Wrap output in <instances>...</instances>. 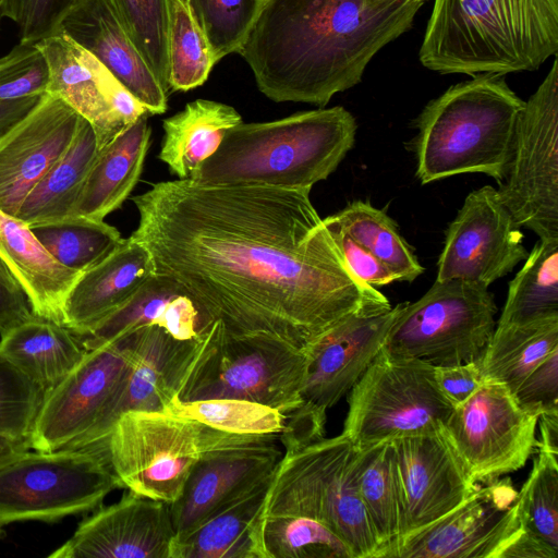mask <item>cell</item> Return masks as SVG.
<instances>
[{"label": "cell", "instance_id": "6da1fadb", "mask_svg": "<svg viewBox=\"0 0 558 558\" xmlns=\"http://www.w3.org/2000/svg\"><path fill=\"white\" fill-rule=\"evenodd\" d=\"M311 190L158 182L132 198L131 234L234 337L303 348L348 315L388 300L347 268Z\"/></svg>", "mask_w": 558, "mask_h": 558}, {"label": "cell", "instance_id": "7a4b0ae2", "mask_svg": "<svg viewBox=\"0 0 558 558\" xmlns=\"http://www.w3.org/2000/svg\"><path fill=\"white\" fill-rule=\"evenodd\" d=\"M411 0H263L238 53L276 102L324 108L360 83L373 57L409 31Z\"/></svg>", "mask_w": 558, "mask_h": 558}, {"label": "cell", "instance_id": "3957f363", "mask_svg": "<svg viewBox=\"0 0 558 558\" xmlns=\"http://www.w3.org/2000/svg\"><path fill=\"white\" fill-rule=\"evenodd\" d=\"M558 50V0H435L421 63L441 74L534 71Z\"/></svg>", "mask_w": 558, "mask_h": 558}, {"label": "cell", "instance_id": "277c9868", "mask_svg": "<svg viewBox=\"0 0 558 558\" xmlns=\"http://www.w3.org/2000/svg\"><path fill=\"white\" fill-rule=\"evenodd\" d=\"M354 117L341 106L230 129L217 151L190 178L209 185L311 190L353 147Z\"/></svg>", "mask_w": 558, "mask_h": 558}, {"label": "cell", "instance_id": "5b68a950", "mask_svg": "<svg viewBox=\"0 0 558 558\" xmlns=\"http://www.w3.org/2000/svg\"><path fill=\"white\" fill-rule=\"evenodd\" d=\"M524 102L504 75L478 74L449 87L415 121L417 179L427 184L461 173H484L500 184Z\"/></svg>", "mask_w": 558, "mask_h": 558}, {"label": "cell", "instance_id": "8992f818", "mask_svg": "<svg viewBox=\"0 0 558 558\" xmlns=\"http://www.w3.org/2000/svg\"><path fill=\"white\" fill-rule=\"evenodd\" d=\"M269 436L226 433L167 411H129L117 420L104 446L123 488L173 504L209 452Z\"/></svg>", "mask_w": 558, "mask_h": 558}, {"label": "cell", "instance_id": "52a82bcc", "mask_svg": "<svg viewBox=\"0 0 558 558\" xmlns=\"http://www.w3.org/2000/svg\"><path fill=\"white\" fill-rule=\"evenodd\" d=\"M305 364L301 349L267 337L230 336L214 320L174 398L243 399L289 416L302 404Z\"/></svg>", "mask_w": 558, "mask_h": 558}, {"label": "cell", "instance_id": "ba28073f", "mask_svg": "<svg viewBox=\"0 0 558 558\" xmlns=\"http://www.w3.org/2000/svg\"><path fill=\"white\" fill-rule=\"evenodd\" d=\"M119 488L106 447L27 450L0 466V523L93 512Z\"/></svg>", "mask_w": 558, "mask_h": 558}, {"label": "cell", "instance_id": "9c48e42d", "mask_svg": "<svg viewBox=\"0 0 558 558\" xmlns=\"http://www.w3.org/2000/svg\"><path fill=\"white\" fill-rule=\"evenodd\" d=\"M349 392L341 434L356 449L442 430L453 411L438 386L434 365L384 349Z\"/></svg>", "mask_w": 558, "mask_h": 558}, {"label": "cell", "instance_id": "30bf717a", "mask_svg": "<svg viewBox=\"0 0 558 558\" xmlns=\"http://www.w3.org/2000/svg\"><path fill=\"white\" fill-rule=\"evenodd\" d=\"M496 312L488 287L435 280L417 301L402 303L383 349L434 366L476 361L493 336Z\"/></svg>", "mask_w": 558, "mask_h": 558}, {"label": "cell", "instance_id": "8fae6325", "mask_svg": "<svg viewBox=\"0 0 558 558\" xmlns=\"http://www.w3.org/2000/svg\"><path fill=\"white\" fill-rule=\"evenodd\" d=\"M520 228L539 240H558V68L524 102L510 161L497 189Z\"/></svg>", "mask_w": 558, "mask_h": 558}, {"label": "cell", "instance_id": "7c38bea8", "mask_svg": "<svg viewBox=\"0 0 558 558\" xmlns=\"http://www.w3.org/2000/svg\"><path fill=\"white\" fill-rule=\"evenodd\" d=\"M538 417L510 389L483 381L450 414L444 433L474 483H490L521 469L536 447Z\"/></svg>", "mask_w": 558, "mask_h": 558}, {"label": "cell", "instance_id": "4fadbf2b", "mask_svg": "<svg viewBox=\"0 0 558 558\" xmlns=\"http://www.w3.org/2000/svg\"><path fill=\"white\" fill-rule=\"evenodd\" d=\"M388 300L369 304L338 322L303 348L306 357L299 411L326 421L379 351L401 310Z\"/></svg>", "mask_w": 558, "mask_h": 558}, {"label": "cell", "instance_id": "5bb4252c", "mask_svg": "<svg viewBox=\"0 0 558 558\" xmlns=\"http://www.w3.org/2000/svg\"><path fill=\"white\" fill-rule=\"evenodd\" d=\"M523 233L497 189L472 191L447 229L436 281L463 280L489 287L529 254Z\"/></svg>", "mask_w": 558, "mask_h": 558}, {"label": "cell", "instance_id": "9a60e30c", "mask_svg": "<svg viewBox=\"0 0 558 558\" xmlns=\"http://www.w3.org/2000/svg\"><path fill=\"white\" fill-rule=\"evenodd\" d=\"M135 342L133 330L88 350L46 393L29 437L32 450L66 448L88 432L130 367Z\"/></svg>", "mask_w": 558, "mask_h": 558}, {"label": "cell", "instance_id": "2e32d148", "mask_svg": "<svg viewBox=\"0 0 558 558\" xmlns=\"http://www.w3.org/2000/svg\"><path fill=\"white\" fill-rule=\"evenodd\" d=\"M509 480L477 487L433 523L402 537L396 558H498L520 526Z\"/></svg>", "mask_w": 558, "mask_h": 558}, {"label": "cell", "instance_id": "e0dca14e", "mask_svg": "<svg viewBox=\"0 0 558 558\" xmlns=\"http://www.w3.org/2000/svg\"><path fill=\"white\" fill-rule=\"evenodd\" d=\"M133 361L94 425L66 448L101 447L129 411H163L178 393L199 340H179L159 326L135 329Z\"/></svg>", "mask_w": 558, "mask_h": 558}, {"label": "cell", "instance_id": "ac0fdd59", "mask_svg": "<svg viewBox=\"0 0 558 558\" xmlns=\"http://www.w3.org/2000/svg\"><path fill=\"white\" fill-rule=\"evenodd\" d=\"M392 444L402 504V537L441 518L478 487L444 429L392 439Z\"/></svg>", "mask_w": 558, "mask_h": 558}, {"label": "cell", "instance_id": "d6986e66", "mask_svg": "<svg viewBox=\"0 0 558 558\" xmlns=\"http://www.w3.org/2000/svg\"><path fill=\"white\" fill-rule=\"evenodd\" d=\"M170 504L129 490L86 517L49 558H172Z\"/></svg>", "mask_w": 558, "mask_h": 558}, {"label": "cell", "instance_id": "ffe728a7", "mask_svg": "<svg viewBox=\"0 0 558 558\" xmlns=\"http://www.w3.org/2000/svg\"><path fill=\"white\" fill-rule=\"evenodd\" d=\"M82 117L49 93L0 137V210L16 216L48 170L64 155Z\"/></svg>", "mask_w": 558, "mask_h": 558}, {"label": "cell", "instance_id": "44dd1931", "mask_svg": "<svg viewBox=\"0 0 558 558\" xmlns=\"http://www.w3.org/2000/svg\"><path fill=\"white\" fill-rule=\"evenodd\" d=\"M351 444L314 457L296 480L295 510L327 525L349 547L353 558H378L379 547L355 481Z\"/></svg>", "mask_w": 558, "mask_h": 558}, {"label": "cell", "instance_id": "7402d4cb", "mask_svg": "<svg viewBox=\"0 0 558 558\" xmlns=\"http://www.w3.org/2000/svg\"><path fill=\"white\" fill-rule=\"evenodd\" d=\"M278 436L222 448L202 458L181 497L170 504L175 536L198 523L220 505L271 475L283 452Z\"/></svg>", "mask_w": 558, "mask_h": 558}, {"label": "cell", "instance_id": "603a6c76", "mask_svg": "<svg viewBox=\"0 0 558 558\" xmlns=\"http://www.w3.org/2000/svg\"><path fill=\"white\" fill-rule=\"evenodd\" d=\"M36 46L48 68L47 93L61 98L90 123L99 149L129 128L111 106L113 95L123 85L99 60L62 32Z\"/></svg>", "mask_w": 558, "mask_h": 558}, {"label": "cell", "instance_id": "cb8c5ba5", "mask_svg": "<svg viewBox=\"0 0 558 558\" xmlns=\"http://www.w3.org/2000/svg\"><path fill=\"white\" fill-rule=\"evenodd\" d=\"M60 32L99 60L148 110H167V92L144 61L107 0H78Z\"/></svg>", "mask_w": 558, "mask_h": 558}, {"label": "cell", "instance_id": "d4e9b609", "mask_svg": "<svg viewBox=\"0 0 558 558\" xmlns=\"http://www.w3.org/2000/svg\"><path fill=\"white\" fill-rule=\"evenodd\" d=\"M155 275L149 251L131 235L83 271L64 299L61 324L77 336L93 330L123 306Z\"/></svg>", "mask_w": 558, "mask_h": 558}, {"label": "cell", "instance_id": "484cf974", "mask_svg": "<svg viewBox=\"0 0 558 558\" xmlns=\"http://www.w3.org/2000/svg\"><path fill=\"white\" fill-rule=\"evenodd\" d=\"M213 320L170 278L155 272L118 311L78 336L88 351L144 326H159L179 340H199Z\"/></svg>", "mask_w": 558, "mask_h": 558}, {"label": "cell", "instance_id": "4316f807", "mask_svg": "<svg viewBox=\"0 0 558 558\" xmlns=\"http://www.w3.org/2000/svg\"><path fill=\"white\" fill-rule=\"evenodd\" d=\"M272 474L175 536L172 558H264L259 523Z\"/></svg>", "mask_w": 558, "mask_h": 558}, {"label": "cell", "instance_id": "83f0119b", "mask_svg": "<svg viewBox=\"0 0 558 558\" xmlns=\"http://www.w3.org/2000/svg\"><path fill=\"white\" fill-rule=\"evenodd\" d=\"M0 257L24 290L33 314L61 323L64 299L82 272L59 263L25 222L1 210Z\"/></svg>", "mask_w": 558, "mask_h": 558}, {"label": "cell", "instance_id": "f1b7e54d", "mask_svg": "<svg viewBox=\"0 0 558 558\" xmlns=\"http://www.w3.org/2000/svg\"><path fill=\"white\" fill-rule=\"evenodd\" d=\"M147 117L137 119L99 149L70 217L102 221L130 196L149 147L151 130Z\"/></svg>", "mask_w": 558, "mask_h": 558}, {"label": "cell", "instance_id": "f546056e", "mask_svg": "<svg viewBox=\"0 0 558 558\" xmlns=\"http://www.w3.org/2000/svg\"><path fill=\"white\" fill-rule=\"evenodd\" d=\"M5 356L46 393L84 357L78 336L61 323L33 314L0 336Z\"/></svg>", "mask_w": 558, "mask_h": 558}, {"label": "cell", "instance_id": "4dcf8cb0", "mask_svg": "<svg viewBox=\"0 0 558 558\" xmlns=\"http://www.w3.org/2000/svg\"><path fill=\"white\" fill-rule=\"evenodd\" d=\"M242 122L231 106L196 99L162 121L163 138L158 158L179 179H190L219 148L226 133Z\"/></svg>", "mask_w": 558, "mask_h": 558}, {"label": "cell", "instance_id": "1f68e13d", "mask_svg": "<svg viewBox=\"0 0 558 558\" xmlns=\"http://www.w3.org/2000/svg\"><path fill=\"white\" fill-rule=\"evenodd\" d=\"M354 465L357 492L378 542V558H396L403 515L392 440L356 449Z\"/></svg>", "mask_w": 558, "mask_h": 558}, {"label": "cell", "instance_id": "d6a6232c", "mask_svg": "<svg viewBox=\"0 0 558 558\" xmlns=\"http://www.w3.org/2000/svg\"><path fill=\"white\" fill-rule=\"evenodd\" d=\"M98 151L95 131L82 118L77 133L64 155L28 193L15 217L28 227L70 217Z\"/></svg>", "mask_w": 558, "mask_h": 558}, {"label": "cell", "instance_id": "836d02e7", "mask_svg": "<svg viewBox=\"0 0 558 558\" xmlns=\"http://www.w3.org/2000/svg\"><path fill=\"white\" fill-rule=\"evenodd\" d=\"M557 348L558 318L523 325H497L477 359L483 381L502 384L513 393Z\"/></svg>", "mask_w": 558, "mask_h": 558}, {"label": "cell", "instance_id": "e575fe53", "mask_svg": "<svg viewBox=\"0 0 558 558\" xmlns=\"http://www.w3.org/2000/svg\"><path fill=\"white\" fill-rule=\"evenodd\" d=\"M509 282L498 326L558 318V240H538Z\"/></svg>", "mask_w": 558, "mask_h": 558}, {"label": "cell", "instance_id": "d590c367", "mask_svg": "<svg viewBox=\"0 0 558 558\" xmlns=\"http://www.w3.org/2000/svg\"><path fill=\"white\" fill-rule=\"evenodd\" d=\"M357 243L385 264L400 281H414L424 271L395 221L369 203L355 201L331 215Z\"/></svg>", "mask_w": 558, "mask_h": 558}, {"label": "cell", "instance_id": "8d00e7d4", "mask_svg": "<svg viewBox=\"0 0 558 558\" xmlns=\"http://www.w3.org/2000/svg\"><path fill=\"white\" fill-rule=\"evenodd\" d=\"M29 228L59 263L80 272L100 262L123 240L120 231L104 220L81 217Z\"/></svg>", "mask_w": 558, "mask_h": 558}, {"label": "cell", "instance_id": "74e56055", "mask_svg": "<svg viewBox=\"0 0 558 558\" xmlns=\"http://www.w3.org/2000/svg\"><path fill=\"white\" fill-rule=\"evenodd\" d=\"M264 558H353L347 544L324 523L292 514H262Z\"/></svg>", "mask_w": 558, "mask_h": 558}, {"label": "cell", "instance_id": "f35d334b", "mask_svg": "<svg viewBox=\"0 0 558 558\" xmlns=\"http://www.w3.org/2000/svg\"><path fill=\"white\" fill-rule=\"evenodd\" d=\"M217 63L209 43L184 0H169V90L187 92L203 85Z\"/></svg>", "mask_w": 558, "mask_h": 558}, {"label": "cell", "instance_id": "ab89813d", "mask_svg": "<svg viewBox=\"0 0 558 558\" xmlns=\"http://www.w3.org/2000/svg\"><path fill=\"white\" fill-rule=\"evenodd\" d=\"M163 411L238 435H277L279 437L288 422V416L277 409L232 398L184 402L173 397Z\"/></svg>", "mask_w": 558, "mask_h": 558}, {"label": "cell", "instance_id": "60d3db41", "mask_svg": "<svg viewBox=\"0 0 558 558\" xmlns=\"http://www.w3.org/2000/svg\"><path fill=\"white\" fill-rule=\"evenodd\" d=\"M118 21L168 93L169 0H107Z\"/></svg>", "mask_w": 558, "mask_h": 558}, {"label": "cell", "instance_id": "b9f144b4", "mask_svg": "<svg viewBox=\"0 0 558 558\" xmlns=\"http://www.w3.org/2000/svg\"><path fill=\"white\" fill-rule=\"evenodd\" d=\"M537 453L517 494L518 515L526 531L558 551V460Z\"/></svg>", "mask_w": 558, "mask_h": 558}, {"label": "cell", "instance_id": "7bdbcfd3", "mask_svg": "<svg viewBox=\"0 0 558 558\" xmlns=\"http://www.w3.org/2000/svg\"><path fill=\"white\" fill-rule=\"evenodd\" d=\"M216 61L238 52L263 0H184Z\"/></svg>", "mask_w": 558, "mask_h": 558}, {"label": "cell", "instance_id": "ee69618b", "mask_svg": "<svg viewBox=\"0 0 558 558\" xmlns=\"http://www.w3.org/2000/svg\"><path fill=\"white\" fill-rule=\"evenodd\" d=\"M46 392L0 354V436L28 439Z\"/></svg>", "mask_w": 558, "mask_h": 558}, {"label": "cell", "instance_id": "f6af8a7d", "mask_svg": "<svg viewBox=\"0 0 558 558\" xmlns=\"http://www.w3.org/2000/svg\"><path fill=\"white\" fill-rule=\"evenodd\" d=\"M48 68L36 44L19 41L0 57V104L47 93Z\"/></svg>", "mask_w": 558, "mask_h": 558}, {"label": "cell", "instance_id": "bcb514c9", "mask_svg": "<svg viewBox=\"0 0 558 558\" xmlns=\"http://www.w3.org/2000/svg\"><path fill=\"white\" fill-rule=\"evenodd\" d=\"M78 0H0L1 16L17 28L22 43L36 44L60 32L66 14Z\"/></svg>", "mask_w": 558, "mask_h": 558}, {"label": "cell", "instance_id": "7dc6e473", "mask_svg": "<svg viewBox=\"0 0 558 558\" xmlns=\"http://www.w3.org/2000/svg\"><path fill=\"white\" fill-rule=\"evenodd\" d=\"M513 395L520 407L534 416L558 412V348L522 380Z\"/></svg>", "mask_w": 558, "mask_h": 558}, {"label": "cell", "instance_id": "c3c4849f", "mask_svg": "<svg viewBox=\"0 0 558 558\" xmlns=\"http://www.w3.org/2000/svg\"><path fill=\"white\" fill-rule=\"evenodd\" d=\"M323 221L347 268L357 280L374 288L397 281L396 275L369 251L354 241L331 216Z\"/></svg>", "mask_w": 558, "mask_h": 558}, {"label": "cell", "instance_id": "681fc988", "mask_svg": "<svg viewBox=\"0 0 558 558\" xmlns=\"http://www.w3.org/2000/svg\"><path fill=\"white\" fill-rule=\"evenodd\" d=\"M438 386L453 409L462 404L483 384L478 362L435 366Z\"/></svg>", "mask_w": 558, "mask_h": 558}, {"label": "cell", "instance_id": "f907efd6", "mask_svg": "<svg viewBox=\"0 0 558 558\" xmlns=\"http://www.w3.org/2000/svg\"><path fill=\"white\" fill-rule=\"evenodd\" d=\"M32 315L24 290L0 257V336Z\"/></svg>", "mask_w": 558, "mask_h": 558}, {"label": "cell", "instance_id": "816d5d0a", "mask_svg": "<svg viewBox=\"0 0 558 558\" xmlns=\"http://www.w3.org/2000/svg\"><path fill=\"white\" fill-rule=\"evenodd\" d=\"M558 551L535 537L520 523L511 539L501 549L498 558H557Z\"/></svg>", "mask_w": 558, "mask_h": 558}, {"label": "cell", "instance_id": "f5cc1de1", "mask_svg": "<svg viewBox=\"0 0 558 558\" xmlns=\"http://www.w3.org/2000/svg\"><path fill=\"white\" fill-rule=\"evenodd\" d=\"M541 439L536 440L538 452L558 460V412L539 415Z\"/></svg>", "mask_w": 558, "mask_h": 558}, {"label": "cell", "instance_id": "db71d44e", "mask_svg": "<svg viewBox=\"0 0 558 558\" xmlns=\"http://www.w3.org/2000/svg\"><path fill=\"white\" fill-rule=\"evenodd\" d=\"M41 96L24 97L0 104V137L31 110Z\"/></svg>", "mask_w": 558, "mask_h": 558}, {"label": "cell", "instance_id": "11a10c76", "mask_svg": "<svg viewBox=\"0 0 558 558\" xmlns=\"http://www.w3.org/2000/svg\"><path fill=\"white\" fill-rule=\"evenodd\" d=\"M27 450H31L28 439H17L0 436V466Z\"/></svg>", "mask_w": 558, "mask_h": 558}, {"label": "cell", "instance_id": "9f6ffc18", "mask_svg": "<svg viewBox=\"0 0 558 558\" xmlns=\"http://www.w3.org/2000/svg\"><path fill=\"white\" fill-rule=\"evenodd\" d=\"M374 1L385 2V1H397V0H374ZM411 1H417V2L424 3L427 0H411Z\"/></svg>", "mask_w": 558, "mask_h": 558}, {"label": "cell", "instance_id": "6f0895ef", "mask_svg": "<svg viewBox=\"0 0 558 558\" xmlns=\"http://www.w3.org/2000/svg\"><path fill=\"white\" fill-rule=\"evenodd\" d=\"M3 526H4V525L0 523V536H1V535H2V533H3Z\"/></svg>", "mask_w": 558, "mask_h": 558}, {"label": "cell", "instance_id": "680465c9", "mask_svg": "<svg viewBox=\"0 0 558 558\" xmlns=\"http://www.w3.org/2000/svg\"><path fill=\"white\" fill-rule=\"evenodd\" d=\"M1 19H2V16H1V5H0V20H1Z\"/></svg>", "mask_w": 558, "mask_h": 558}]
</instances>
